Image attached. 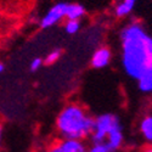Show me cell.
I'll return each mask as SVG.
<instances>
[{"instance_id":"14","label":"cell","mask_w":152,"mask_h":152,"mask_svg":"<svg viewBox=\"0 0 152 152\" xmlns=\"http://www.w3.org/2000/svg\"><path fill=\"white\" fill-rule=\"evenodd\" d=\"M86 152H112L110 151L105 145L102 144H93L89 148H88Z\"/></svg>"},{"instance_id":"7","label":"cell","mask_w":152,"mask_h":152,"mask_svg":"<svg viewBox=\"0 0 152 152\" xmlns=\"http://www.w3.org/2000/svg\"><path fill=\"white\" fill-rule=\"evenodd\" d=\"M124 144V134H123V126H118V128L113 129L106 137V140L102 145H105L110 151L117 152Z\"/></svg>"},{"instance_id":"3","label":"cell","mask_w":152,"mask_h":152,"mask_svg":"<svg viewBox=\"0 0 152 152\" xmlns=\"http://www.w3.org/2000/svg\"><path fill=\"white\" fill-rule=\"evenodd\" d=\"M121 125V121L116 115L104 113V115L97 116L96 118H94L93 130L90 134L93 144H104L107 135Z\"/></svg>"},{"instance_id":"18","label":"cell","mask_w":152,"mask_h":152,"mask_svg":"<svg viewBox=\"0 0 152 152\" xmlns=\"http://www.w3.org/2000/svg\"><path fill=\"white\" fill-rule=\"evenodd\" d=\"M145 152H152V150L151 148H146V151Z\"/></svg>"},{"instance_id":"6","label":"cell","mask_w":152,"mask_h":152,"mask_svg":"<svg viewBox=\"0 0 152 152\" xmlns=\"http://www.w3.org/2000/svg\"><path fill=\"white\" fill-rule=\"evenodd\" d=\"M111 58H112L111 50L106 46H101V48L96 49L94 51V54L91 56V60H90V63H91V66L94 68L101 69V68H105L110 65Z\"/></svg>"},{"instance_id":"8","label":"cell","mask_w":152,"mask_h":152,"mask_svg":"<svg viewBox=\"0 0 152 152\" xmlns=\"http://www.w3.org/2000/svg\"><path fill=\"white\" fill-rule=\"evenodd\" d=\"M139 0H118L115 5V15L118 18L128 17L134 11Z\"/></svg>"},{"instance_id":"15","label":"cell","mask_w":152,"mask_h":152,"mask_svg":"<svg viewBox=\"0 0 152 152\" xmlns=\"http://www.w3.org/2000/svg\"><path fill=\"white\" fill-rule=\"evenodd\" d=\"M42 66H43V58H40V57H34V58L31 61V63H29V68H31V71H33V72L38 71Z\"/></svg>"},{"instance_id":"12","label":"cell","mask_w":152,"mask_h":152,"mask_svg":"<svg viewBox=\"0 0 152 152\" xmlns=\"http://www.w3.org/2000/svg\"><path fill=\"white\" fill-rule=\"evenodd\" d=\"M82 22L80 21H74V20H67L65 23V31L69 35H74L80 31Z\"/></svg>"},{"instance_id":"5","label":"cell","mask_w":152,"mask_h":152,"mask_svg":"<svg viewBox=\"0 0 152 152\" xmlns=\"http://www.w3.org/2000/svg\"><path fill=\"white\" fill-rule=\"evenodd\" d=\"M88 146L84 140H74V139H62L53 145L46 152H86Z\"/></svg>"},{"instance_id":"10","label":"cell","mask_w":152,"mask_h":152,"mask_svg":"<svg viewBox=\"0 0 152 152\" xmlns=\"http://www.w3.org/2000/svg\"><path fill=\"white\" fill-rule=\"evenodd\" d=\"M139 90L144 94H151L152 91V69L144 72L140 77L136 79Z\"/></svg>"},{"instance_id":"17","label":"cell","mask_w":152,"mask_h":152,"mask_svg":"<svg viewBox=\"0 0 152 152\" xmlns=\"http://www.w3.org/2000/svg\"><path fill=\"white\" fill-rule=\"evenodd\" d=\"M1 140H3V126L0 124V144H1Z\"/></svg>"},{"instance_id":"2","label":"cell","mask_w":152,"mask_h":152,"mask_svg":"<svg viewBox=\"0 0 152 152\" xmlns=\"http://www.w3.org/2000/svg\"><path fill=\"white\" fill-rule=\"evenodd\" d=\"M94 118L78 104H68L61 110L56 119V128L62 139L84 140L90 136Z\"/></svg>"},{"instance_id":"1","label":"cell","mask_w":152,"mask_h":152,"mask_svg":"<svg viewBox=\"0 0 152 152\" xmlns=\"http://www.w3.org/2000/svg\"><path fill=\"white\" fill-rule=\"evenodd\" d=\"M122 66L132 79L152 69V37L145 26L136 20L130 21L121 29Z\"/></svg>"},{"instance_id":"13","label":"cell","mask_w":152,"mask_h":152,"mask_svg":"<svg viewBox=\"0 0 152 152\" xmlns=\"http://www.w3.org/2000/svg\"><path fill=\"white\" fill-rule=\"evenodd\" d=\"M60 57H61V50L54 49L46 55V57L43 60V63H45V65H53V63H55L56 61H58Z\"/></svg>"},{"instance_id":"9","label":"cell","mask_w":152,"mask_h":152,"mask_svg":"<svg viewBox=\"0 0 152 152\" xmlns=\"http://www.w3.org/2000/svg\"><path fill=\"white\" fill-rule=\"evenodd\" d=\"M84 16H85V9L82 4L66 3V11H65V18L66 20L80 21Z\"/></svg>"},{"instance_id":"4","label":"cell","mask_w":152,"mask_h":152,"mask_svg":"<svg viewBox=\"0 0 152 152\" xmlns=\"http://www.w3.org/2000/svg\"><path fill=\"white\" fill-rule=\"evenodd\" d=\"M65 11H66V3H57L54 6H51L46 14L42 17L39 24L43 29L51 28L56 24H58L61 21L65 20Z\"/></svg>"},{"instance_id":"11","label":"cell","mask_w":152,"mask_h":152,"mask_svg":"<svg viewBox=\"0 0 152 152\" xmlns=\"http://www.w3.org/2000/svg\"><path fill=\"white\" fill-rule=\"evenodd\" d=\"M139 129H140V133L145 140L147 142H151L152 141V117L150 115L145 116L141 119L140 125H139Z\"/></svg>"},{"instance_id":"16","label":"cell","mask_w":152,"mask_h":152,"mask_svg":"<svg viewBox=\"0 0 152 152\" xmlns=\"http://www.w3.org/2000/svg\"><path fill=\"white\" fill-rule=\"evenodd\" d=\"M4 71H5V65H4L3 62H0V74H3Z\"/></svg>"}]
</instances>
